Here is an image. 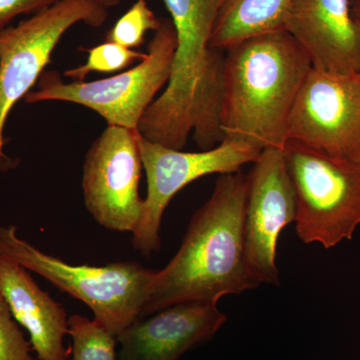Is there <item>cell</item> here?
I'll return each mask as SVG.
<instances>
[{
  "label": "cell",
  "instance_id": "cell-1",
  "mask_svg": "<svg viewBox=\"0 0 360 360\" xmlns=\"http://www.w3.org/2000/svg\"><path fill=\"white\" fill-rule=\"evenodd\" d=\"M246 186L243 172L219 175L210 200L193 213L176 255L155 270L142 317L177 303H217L262 285L246 259Z\"/></svg>",
  "mask_w": 360,
  "mask_h": 360
},
{
  "label": "cell",
  "instance_id": "cell-2",
  "mask_svg": "<svg viewBox=\"0 0 360 360\" xmlns=\"http://www.w3.org/2000/svg\"><path fill=\"white\" fill-rule=\"evenodd\" d=\"M311 68L307 52L285 30L229 47L220 111L224 139L262 151L284 149L291 112Z\"/></svg>",
  "mask_w": 360,
  "mask_h": 360
},
{
  "label": "cell",
  "instance_id": "cell-3",
  "mask_svg": "<svg viewBox=\"0 0 360 360\" xmlns=\"http://www.w3.org/2000/svg\"><path fill=\"white\" fill-rule=\"evenodd\" d=\"M0 255L84 303L94 321L115 336L141 319L155 271L135 262L68 264L20 238L15 225H0Z\"/></svg>",
  "mask_w": 360,
  "mask_h": 360
},
{
  "label": "cell",
  "instance_id": "cell-4",
  "mask_svg": "<svg viewBox=\"0 0 360 360\" xmlns=\"http://www.w3.org/2000/svg\"><path fill=\"white\" fill-rule=\"evenodd\" d=\"M176 32L172 20L161 18L149 42L148 53L139 65L115 77L96 82H65L58 71L45 70L26 103L63 101L84 106L98 113L108 125L139 129V122L158 92L169 82Z\"/></svg>",
  "mask_w": 360,
  "mask_h": 360
},
{
  "label": "cell",
  "instance_id": "cell-5",
  "mask_svg": "<svg viewBox=\"0 0 360 360\" xmlns=\"http://www.w3.org/2000/svg\"><path fill=\"white\" fill-rule=\"evenodd\" d=\"M283 151L298 238L326 250L352 239L360 225V160L333 158L291 139Z\"/></svg>",
  "mask_w": 360,
  "mask_h": 360
},
{
  "label": "cell",
  "instance_id": "cell-6",
  "mask_svg": "<svg viewBox=\"0 0 360 360\" xmlns=\"http://www.w3.org/2000/svg\"><path fill=\"white\" fill-rule=\"evenodd\" d=\"M108 15V8L94 0H60L0 32V172L16 167V160L4 153V129L14 105L37 85L72 26L99 27Z\"/></svg>",
  "mask_w": 360,
  "mask_h": 360
},
{
  "label": "cell",
  "instance_id": "cell-7",
  "mask_svg": "<svg viewBox=\"0 0 360 360\" xmlns=\"http://www.w3.org/2000/svg\"><path fill=\"white\" fill-rule=\"evenodd\" d=\"M139 144L148 194L143 200L141 221L132 232V245L146 258L160 250L163 213L182 188L206 175L240 172L243 165L255 162L262 153L248 142L229 139L198 153L165 148L141 135Z\"/></svg>",
  "mask_w": 360,
  "mask_h": 360
},
{
  "label": "cell",
  "instance_id": "cell-8",
  "mask_svg": "<svg viewBox=\"0 0 360 360\" xmlns=\"http://www.w3.org/2000/svg\"><path fill=\"white\" fill-rule=\"evenodd\" d=\"M139 129L108 125L85 155L82 193L87 212L108 231L130 232L141 221L142 160Z\"/></svg>",
  "mask_w": 360,
  "mask_h": 360
},
{
  "label": "cell",
  "instance_id": "cell-9",
  "mask_svg": "<svg viewBox=\"0 0 360 360\" xmlns=\"http://www.w3.org/2000/svg\"><path fill=\"white\" fill-rule=\"evenodd\" d=\"M288 139L333 158L360 160V75L311 68L291 112Z\"/></svg>",
  "mask_w": 360,
  "mask_h": 360
},
{
  "label": "cell",
  "instance_id": "cell-10",
  "mask_svg": "<svg viewBox=\"0 0 360 360\" xmlns=\"http://www.w3.org/2000/svg\"><path fill=\"white\" fill-rule=\"evenodd\" d=\"M245 240L251 274L260 284H279L277 241L295 221V188L283 149L266 148L246 175Z\"/></svg>",
  "mask_w": 360,
  "mask_h": 360
},
{
  "label": "cell",
  "instance_id": "cell-11",
  "mask_svg": "<svg viewBox=\"0 0 360 360\" xmlns=\"http://www.w3.org/2000/svg\"><path fill=\"white\" fill-rule=\"evenodd\" d=\"M227 321L217 303L170 305L137 319L117 336V360H179L212 340Z\"/></svg>",
  "mask_w": 360,
  "mask_h": 360
},
{
  "label": "cell",
  "instance_id": "cell-12",
  "mask_svg": "<svg viewBox=\"0 0 360 360\" xmlns=\"http://www.w3.org/2000/svg\"><path fill=\"white\" fill-rule=\"evenodd\" d=\"M284 30L307 52L314 70L360 75V26L349 0H292Z\"/></svg>",
  "mask_w": 360,
  "mask_h": 360
},
{
  "label": "cell",
  "instance_id": "cell-13",
  "mask_svg": "<svg viewBox=\"0 0 360 360\" xmlns=\"http://www.w3.org/2000/svg\"><path fill=\"white\" fill-rule=\"evenodd\" d=\"M27 269L0 255V293L20 328L30 336L39 360H70L68 312L41 290Z\"/></svg>",
  "mask_w": 360,
  "mask_h": 360
},
{
  "label": "cell",
  "instance_id": "cell-14",
  "mask_svg": "<svg viewBox=\"0 0 360 360\" xmlns=\"http://www.w3.org/2000/svg\"><path fill=\"white\" fill-rule=\"evenodd\" d=\"M292 0H224L210 45L226 51L243 40L284 30Z\"/></svg>",
  "mask_w": 360,
  "mask_h": 360
},
{
  "label": "cell",
  "instance_id": "cell-15",
  "mask_svg": "<svg viewBox=\"0 0 360 360\" xmlns=\"http://www.w3.org/2000/svg\"><path fill=\"white\" fill-rule=\"evenodd\" d=\"M72 340L70 360H117V340L101 323L84 315L68 319Z\"/></svg>",
  "mask_w": 360,
  "mask_h": 360
},
{
  "label": "cell",
  "instance_id": "cell-16",
  "mask_svg": "<svg viewBox=\"0 0 360 360\" xmlns=\"http://www.w3.org/2000/svg\"><path fill=\"white\" fill-rule=\"evenodd\" d=\"M85 51L89 53L85 63L65 72V77L72 79V82H85V78L91 72H122L132 63L146 58V53L127 49L108 40L92 49H85Z\"/></svg>",
  "mask_w": 360,
  "mask_h": 360
},
{
  "label": "cell",
  "instance_id": "cell-17",
  "mask_svg": "<svg viewBox=\"0 0 360 360\" xmlns=\"http://www.w3.org/2000/svg\"><path fill=\"white\" fill-rule=\"evenodd\" d=\"M160 20L148 7L146 0H136L129 11L110 28L106 40L129 49L141 47L148 32H156Z\"/></svg>",
  "mask_w": 360,
  "mask_h": 360
},
{
  "label": "cell",
  "instance_id": "cell-18",
  "mask_svg": "<svg viewBox=\"0 0 360 360\" xmlns=\"http://www.w3.org/2000/svg\"><path fill=\"white\" fill-rule=\"evenodd\" d=\"M30 340L0 293V360H35Z\"/></svg>",
  "mask_w": 360,
  "mask_h": 360
},
{
  "label": "cell",
  "instance_id": "cell-19",
  "mask_svg": "<svg viewBox=\"0 0 360 360\" xmlns=\"http://www.w3.org/2000/svg\"><path fill=\"white\" fill-rule=\"evenodd\" d=\"M60 0H0V32L22 14H34Z\"/></svg>",
  "mask_w": 360,
  "mask_h": 360
},
{
  "label": "cell",
  "instance_id": "cell-20",
  "mask_svg": "<svg viewBox=\"0 0 360 360\" xmlns=\"http://www.w3.org/2000/svg\"><path fill=\"white\" fill-rule=\"evenodd\" d=\"M352 18L360 26V0H349Z\"/></svg>",
  "mask_w": 360,
  "mask_h": 360
},
{
  "label": "cell",
  "instance_id": "cell-21",
  "mask_svg": "<svg viewBox=\"0 0 360 360\" xmlns=\"http://www.w3.org/2000/svg\"><path fill=\"white\" fill-rule=\"evenodd\" d=\"M94 1L108 9L110 7H115L120 4L122 0H94Z\"/></svg>",
  "mask_w": 360,
  "mask_h": 360
}]
</instances>
